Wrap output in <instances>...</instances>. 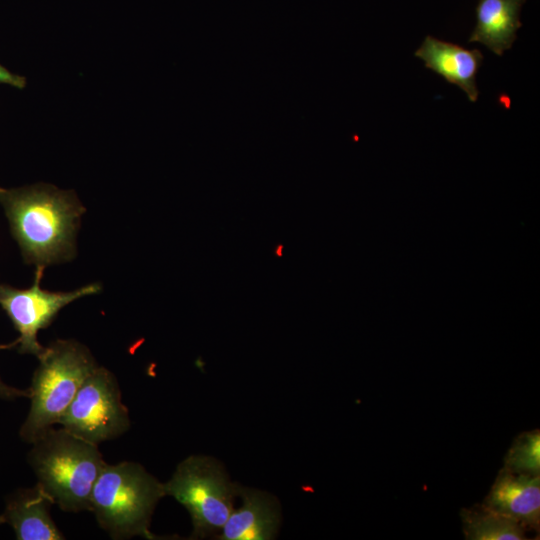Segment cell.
<instances>
[{
  "instance_id": "obj_8",
  "label": "cell",
  "mask_w": 540,
  "mask_h": 540,
  "mask_svg": "<svg viewBox=\"0 0 540 540\" xmlns=\"http://www.w3.org/2000/svg\"><path fill=\"white\" fill-rule=\"evenodd\" d=\"M481 505L518 522L526 530L538 531L540 475L517 474L503 467Z\"/></svg>"
},
{
  "instance_id": "obj_6",
  "label": "cell",
  "mask_w": 540,
  "mask_h": 540,
  "mask_svg": "<svg viewBox=\"0 0 540 540\" xmlns=\"http://www.w3.org/2000/svg\"><path fill=\"white\" fill-rule=\"evenodd\" d=\"M59 424L96 445L123 435L131 422L115 375L97 366L82 383Z\"/></svg>"
},
{
  "instance_id": "obj_11",
  "label": "cell",
  "mask_w": 540,
  "mask_h": 540,
  "mask_svg": "<svg viewBox=\"0 0 540 540\" xmlns=\"http://www.w3.org/2000/svg\"><path fill=\"white\" fill-rule=\"evenodd\" d=\"M51 498L36 484L31 488L17 490L9 497L4 512V523L14 530L18 540H63L50 515Z\"/></svg>"
},
{
  "instance_id": "obj_2",
  "label": "cell",
  "mask_w": 540,
  "mask_h": 540,
  "mask_svg": "<svg viewBox=\"0 0 540 540\" xmlns=\"http://www.w3.org/2000/svg\"><path fill=\"white\" fill-rule=\"evenodd\" d=\"M98 446L63 427H52L32 443L28 462L36 484L64 512L89 511L94 484L106 465Z\"/></svg>"
},
{
  "instance_id": "obj_7",
  "label": "cell",
  "mask_w": 540,
  "mask_h": 540,
  "mask_svg": "<svg viewBox=\"0 0 540 540\" xmlns=\"http://www.w3.org/2000/svg\"><path fill=\"white\" fill-rule=\"evenodd\" d=\"M43 271L36 269L34 283L29 289H17L0 283V306L19 334L16 340L18 351L36 357L45 348L38 341L39 331L47 328L66 305L101 291L99 283L88 284L70 292L43 290L40 287Z\"/></svg>"
},
{
  "instance_id": "obj_3",
  "label": "cell",
  "mask_w": 540,
  "mask_h": 540,
  "mask_svg": "<svg viewBox=\"0 0 540 540\" xmlns=\"http://www.w3.org/2000/svg\"><path fill=\"white\" fill-rule=\"evenodd\" d=\"M164 496L163 483L141 464L106 463L94 484L89 511L112 539H160L150 531V523Z\"/></svg>"
},
{
  "instance_id": "obj_12",
  "label": "cell",
  "mask_w": 540,
  "mask_h": 540,
  "mask_svg": "<svg viewBox=\"0 0 540 540\" xmlns=\"http://www.w3.org/2000/svg\"><path fill=\"white\" fill-rule=\"evenodd\" d=\"M525 0H479L476 26L468 42H479L501 56L510 49L522 26L520 10Z\"/></svg>"
},
{
  "instance_id": "obj_1",
  "label": "cell",
  "mask_w": 540,
  "mask_h": 540,
  "mask_svg": "<svg viewBox=\"0 0 540 540\" xmlns=\"http://www.w3.org/2000/svg\"><path fill=\"white\" fill-rule=\"evenodd\" d=\"M0 203L26 263L44 270L75 257L85 208L73 191L47 184L0 188Z\"/></svg>"
},
{
  "instance_id": "obj_9",
  "label": "cell",
  "mask_w": 540,
  "mask_h": 540,
  "mask_svg": "<svg viewBox=\"0 0 540 540\" xmlns=\"http://www.w3.org/2000/svg\"><path fill=\"white\" fill-rule=\"evenodd\" d=\"M241 505L215 537L220 540H270L280 525V506L267 492L238 485Z\"/></svg>"
},
{
  "instance_id": "obj_10",
  "label": "cell",
  "mask_w": 540,
  "mask_h": 540,
  "mask_svg": "<svg viewBox=\"0 0 540 540\" xmlns=\"http://www.w3.org/2000/svg\"><path fill=\"white\" fill-rule=\"evenodd\" d=\"M415 56L425 67L442 76L447 82L460 87L471 102L478 98L476 75L483 62L478 49H466L457 44L427 36L416 50Z\"/></svg>"
},
{
  "instance_id": "obj_5",
  "label": "cell",
  "mask_w": 540,
  "mask_h": 540,
  "mask_svg": "<svg viewBox=\"0 0 540 540\" xmlns=\"http://www.w3.org/2000/svg\"><path fill=\"white\" fill-rule=\"evenodd\" d=\"M238 485L230 481L217 460L196 455L180 462L169 481L163 483L165 496L173 497L190 514L191 539L221 532L234 510Z\"/></svg>"
},
{
  "instance_id": "obj_16",
  "label": "cell",
  "mask_w": 540,
  "mask_h": 540,
  "mask_svg": "<svg viewBox=\"0 0 540 540\" xmlns=\"http://www.w3.org/2000/svg\"><path fill=\"white\" fill-rule=\"evenodd\" d=\"M0 83H5L16 88H23L26 81L24 77L13 74L0 65Z\"/></svg>"
},
{
  "instance_id": "obj_4",
  "label": "cell",
  "mask_w": 540,
  "mask_h": 540,
  "mask_svg": "<svg viewBox=\"0 0 540 540\" xmlns=\"http://www.w3.org/2000/svg\"><path fill=\"white\" fill-rule=\"evenodd\" d=\"M28 389L30 409L19 435L32 444L59 424L84 380L98 366L89 349L73 339H58L37 357Z\"/></svg>"
},
{
  "instance_id": "obj_17",
  "label": "cell",
  "mask_w": 540,
  "mask_h": 540,
  "mask_svg": "<svg viewBox=\"0 0 540 540\" xmlns=\"http://www.w3.org/2000/svg\"><path fill=\"white\" fill-rule=\"evenodd\" d=\"M283 244H279L275 247V250H274V254L275 256L277 257H282V253H283Z\"/></svg>"
},
{
  "instance_id": "obj_13",
  "label": "cell",
  "mask_w": 540,
  "mask_h": 540,
  "mask_svg": "<svg viewBox=\"0 0 540 540\" xmlns=\"http://www.w3.org/2000/svg\"><path fill=\"white\" fill-rule=\"evenodd\" d=\"M463 533L468 540H523L526 528L481 504L461 510Z\"/></svg>"
},
{
  "instance_id": "obj_18",
  "label": "cell",
  "mask_w": 540,
  "mask_h": 540,
  "mask_svg": "<svg viewBox=\"0 0 540 540\" xmlns=\"http://www.w3.org/2000/svg\"><path fill=\"white\" fill-rule=\"evenodd\" d=\"M2 523H4V522H3V520H2V518H1V516H0V525H1Z\"/></svg>"
},
{
  "instance_id": "obj_15",
  "label": "cell",
  "mask_w": 540,
  "mask_h": 540,
  "mask_svg": "<svg viewBox=\"0 0 540 540\" xmlns=\"http://www.w3.org/2000/svg\"><path fill=\"white\" fill-rule=\"evenodd\" d=\"M16 345H17L16 340L13 343L0 344V350L8 349ZM28 396H29L28 390H22L13 386H9L5 382H3L2 379L0 378V399L15 400L20 397H28Z\"/></svg>"
},
{
  "instance_id": "obj_14",
  "label": "cell",
  "mask_w": 540,
  "mask_h": 540,
  "mask_svg": "<svg viewBox=\"0 0 540 540\" xmlns=\"http://www.w3.org/2000/svg\"><path fill=\"white\" fill-rule=\"evenodd\" d=\"M505 469L524 475H540L539 430L519 434L504 457Z\"/></svg>"
}]
</instances>
